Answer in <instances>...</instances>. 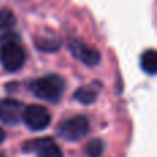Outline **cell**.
I'll use <instances>...</instances> for the list:
<instances>
[{
    "label": "cell",
    "instance_id": "obj_1",
    "mask_svg": "<svg viewBox=\"0 0 157 157\" xmlns=\"http://www.w3.org/2000/svg\"><path fill=\"white\" fill-rule=\"evenodd\" d=\"M29 88L35 97L55 103L61 99L65 91V81L58 75H47L32 81Z\"/></svg>",
    "mask_w": 157,
    "mask_h": 157
},
{
    "label": "cell",
    "instance_id": "obj_2",
    "mask_svg": "<svg viewBox=\"0 0 157 157\" xmlns=\"http://www.w3.org/2000/svg\"><path fill=\"white\" fill-rule=\"evenodd\" d=\"M0 63L7 72H17L25 63V52L14 41L4 43L0 47Z\"/></svg>",
    "mask_w": 157,
    "mask_h": 157
},
{
    "label": "cell",
    "instance_id": "obj_3",
    "mask_svg": "<svg viewBox=\"0 0 157 157\" xmlns=\"http://www.w3.org/2000/svg\"><path fill=\"white\" fill-rule=\"evenodd\" d=\"M58 134L61 138L66 141H78L83 136H86L90 131L88 119L84 116H75L69 120H65L62 124L58 127Z\"/></svg>",
    "mask_w": 157,
    "mask_h": 157
},
{
    "label": "cell",
    "instance_id": "obj_4",
    "mask_svg": "<svg viewBox=\"0 0 157 157\" xmlns=\"http://www.w3.org/2000/svg\"><path fill=\"white\" fill-rule=\"evenodd\" d=\"M22 120L32 131L46 130L51 123L50 112L41 105H29L25 108Z\"/></svg>",
    "mask_w": 157,
    "mask_h": 157
},
{
    "label": "cell",
    "instance_id": "obj_5",
    "mask_svg": "<svg viewBox=\"0 0 157 157\" xmlns=\"http://www.w3.org/2000/svg\"><path fill=\"white\" fill-rule=\"evenodd\" d=\"M22 150L26 153H36L37 157H63L62 150L52 138L32 139L24 144Z\"/></svg>",
    "mask_w": 157,
    "mask_h": 157
},
{
    "label": "cell",
    "instance_id": "obj_6",
    "mask_svg": "<svg viewBox=\"0 0 157 157\" xmlns=\"http://www.w3.org/2000/svg\"><path fill=\"white\" fill-rule=\"evenodd\" d=\"M25 105L17 99L6 98L0 101V121L8 125H17L22 120Z\"/></svg>",
    "mask_w": 157,
    "mask_h": 157
},
{
    "label": "cell",
    "instance_id": "obj_7",
    "mask_svg": "<svg viewBox=\"0 0 157 157\" xmlns=\"http://www.w3.org/2000/svg\"><path fill=\"white\" fill-rule=\"evenodd\" d=\"M69 48H71L72 54L76 59L81 61L84 65L87 66H95L99 63L101 54L97 48L87 46L81 40H72L69 43Z\"/></svg>",
    "mask_w": 157,
    "mask_h": 157
},
{
    "label": "cell",
    "instance_id": "obj_8",
    "mask_svg": "<svg viewBox=\"0 0 157 157\" xmlns=\"http://www.w3.org/2000/svg\"><path fill=\"white\" fill-rule=\"evenodd\" d=\"M99 83H94V84H88V86H83L80 88H77L75 91V99L78 101L83 105H90V103L95 102V99L98 98L99 94Z\"/></svg>",
    "mask_w": 157,
    "mask_h": 157
},
{
    "label": "cell",
    "instance_id": "obj_9",
    "mask_svg": "<svg viewBox=\"0 0 157 157\" xmlns=\"http://www.w3.org/2000/svg\"><path fill=\"white\" fill-rule=\"evenodd\" d=\"M141 68L147 75H156L157 73V54L155 50H146L141 57Z\"/></svg>",
    "mask_w": 157,
    "mask_h": 157
},
{
    "label": "cell",
    "instance_id": "obj_10",
    "mask_svg": "<svg viewBox=\"0 0 157 157\" xmlns=\"http://www.w3.org/2000/svg\"><path fill=\"white\" fill-rule=\"evenodd\" d=\"M105 150V145H103V141L95 138L91 139L88 144L86 145V155L88 157H101Z\"/></svg>",
    "mask_w": 157,
    "mask_h": 157
},
{
    "label": "cell",
    "instance_id": "obj_11",
    "mask_svg": "<svg viewBox=\"0 0 157 157\" xmlns=\"http://www.w3.org/2000/svg\"><path fill=\"white\" fill-rule=\"evenodd\" d=\"M17 18L8 8H0V29H10L15 25Z\"/></svg>",
    "mask_w": 157,
    "mask_h": 157
},
{
    "label": "cell",
    "instance_id": "obj_12",
    "mask_svg": "<svg viewBox=\"0 0 157 157\" xmlns=\"http://www.w3.org/2000/svg\"><path fill=\"white\" fill-rule=\"evenodd\" d=\"M59 40L51 37V39H36V46L39 50L41 51H55V50L59 48Z\"/></svg>",
    "mask_w": 157,
    "mask_h": 157
},
{
    "label": "cell",
    "instance_id": "obj_13",
    "mask_svg": "<svg viewBox=\"0 0 157 157\" xmlns=\"http://www.w3.org/2000/svg\"><path fill=\"white\" fill-rule=\"evenodd\" d=\"M4 139H6V132H4V130L0 127V144H2Z\"/></svg>",
    "mask_w": 157,
    "mask_h": 157
},
{
    "label": "cell",
    "instance_id": "obj_14",
    "mask_svg": "<svg viewBox=\"0 0 157 157\" xmlns=\"http://www.w3.org/2000/svg\"><path fill=\"white\" fill-rule=\"evenodd\" d=\"M0 157H2V156H0Z\"/></svg>",
    "mask_w": 157,
    "mask_h": 157
}]
</instances>
